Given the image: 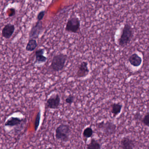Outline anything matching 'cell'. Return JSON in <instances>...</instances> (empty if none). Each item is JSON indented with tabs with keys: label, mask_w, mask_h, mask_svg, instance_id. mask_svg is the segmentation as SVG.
Instances as JSON below:
<instances>
[{
	"label": "cell",
	"mask_w": 149,
	"mask_h": 149,
	"mask_svg": "<svg viewBox=\"0 0 149 149\" xmlns=\"http://www.w3.org/2000/svg\"><path fill=\"white\" fill-rule=\"evenodd\" d=\"M134 36V29L131 25L128 24H125L118 40L119 46L123 48L128 45L132 41Z\"/></svg>",
	"instance_id": "obj_1"
},
{
	"label": "cell",
	"mask_w": 149,
	"mask_h": 149,
	"mask_svg": "<svg viewBox=\"0 0 149 149\" xmlns=\"http://www.w3.org/2000/svg\"><path fill=\"white\" fill-rule=\"evenodd\" d=\"M67 59V56L64 53H59L53 57L49 68L52 71L59 72L64 70Z\"/></svg>",
	"instance_id": "obj_2"
},
{
	"label": "cell",
	"mask_w": 149,
	"mask_h": 149,
	"mask_svg": "<svg viewBox=\"0 0 149 149\" xmlns=\"http://www.w3.org/2000/svg\"><path fill=\"white\" fill-rule=\"evenodd\" d=\"M98 129L102 131L107 136H111L115 134L117 131V126L114 123L110 121H102L96 124Z\"/></svg>",
	"instance_id": "obj_3"
},
{
	"label": "cell",
	"mask_w": 149,
	"mask_h": 149,
	"mask_svg": "<svg viewBox=\"0 0 149 149\" xmlns=\"http://www.w3.org/2000/svg\"><path fill=\"white\" fill-rule=\"evenodd\" d=\"M71 133L70 126L67 124H61L56 130L55 136L57 140L62 142L68 141Z\"/></svg>",
	"instance_id": "obj_4"
},
{
	"label": "cell",
	"mask_w": 149,
	"mask_h": 149,
	"mask_svg": "<svg viewBox=\"0 0 149 149\" xmlns=\"http://www.w3.org/2000/svg\"><path fill=\"white\" fill-rule=\"evenodd\" d=\"M80 22L77 17H73L68 19L65 27L66 31L70 33H80Z\"/></svg>",
	"instance_id": "obj_5"
},
{
	"label": "cell",
	"mask_w": 149,
	"mask_h": 149,
	"mask_svg": "<svg viewBox=\"0 0 149 149\" xmlns=\"http://www.w3.org/2000/svg\"><path fill=\"white\" fill-rule=\"evenodd\" d=\"M60 100V96L58 94L52 95L46 101V107L50 109H57L59 107Z\"/></svg>",
	"instance_id": "obj_6"
},
{
	"label": "cell",
	"mask_w": 149,
	"mask_h": 149,
	"mask_svg": "<svg viewBox=\"0 0 149 149\" xmlns=\"http://www.w3.org/2000/svg\"><path fill=\"white\" fill-rule=\"evenodd\" d=\"M43 30V22L41 21H38L31 28L29 34V39H37L42 33Z\"/></svg>",
	"instance_id": "obj_7"
},
{
	"label": "cell",
	"mask_w": 149,
	"mask_h": 149,
	"mask_svg": "<svg viewBox=\"0 0 149 149\" xmlns=\"http://www.w3.org/2000/svg\"><path fill=\"white\" fill-rule=\"evenodd\" d=\"M90 70L88 67V63L83 61L80 64L76 75L78 78H85L89 74Z\"/></svg>",
	"instance_id": "obj_8"
},
{
	"label": "cell",
	"mask_w": 149,
	"mask_h": 149,
	"mask_svg": "<svg viewBox=\"0 0 149 149\" xmlns=\"http://www.w3.org/2000/svg\"><path fill=\"white\" fill-rule=\"evenodd\" d=\"M134 141L128 136H124L121 140L120 148L121 149H134Z\"/></svg>",
	"instance_id": "obj_9"
},
{
	"label": "cell",
	"mask_w": 149,
	"mask_h": 149,
	"mask_svg": "<svg viewBox=\"0 0 149 149\" xmlns=\"http://www.w3.org/2000/svg\"><path fill=\"white\" fill-rule=\"evenodd\" d=\"M15 26L14 24L9 23L6 24L2 30V36L5 39H9L14 34Z\"/></svg>",
	"instance_id": "obj_10"
},
{
	"label": "cell",
	"mask_w": 149,
	"mask_h": 149,
	"mask_svg": "<svg viewBox=\"0 0 149 149\" xmlns=\"http://www.w3.org/2000/svg\"><path fill=\"white\" fill-rule=\"evenodd\" d=\"M128 61L133 67H139L141 65L143 59L137 53H134L129 56Z\"/></svg>",
	"instance_id": "obj_11"
},
{
	"label": "cell",
	"mask_w": 149,
	"mask_h": 149,
	"mask_svg": "<svg viewBox=\"0 0 149 149\" xmlns=\"http://www.w3.org/2000/svg\"><path fill=\"white\" fill-rule=\"evenodd\" d=\"M45 52V50L44 49H39L36 51L35 52V63L36 64H41L44 63L47 60V57L44 56Z\"/></svg>",
	"instance_id": "obj_12"
},
{
	"label": "cell",
	"mask_w": 149,
	"mask_h": 149,
	"mask_svg": "<svg viewBox=\"0 0 149 149\" xmlns=\"http://www.w3.org/2000/svg\"><path fill=\"white\" fill-rule=\"evenodd\" d=\"M111 113L113 115V117H116L120 114L122 110L123 105L120 102L113 103L110 105Z\"/></svg>",
	"instance_id": "obj_13"
},
{
	"label": "cell",
	"mask_w": 149,
	"mask_h": 149,
	"mask_svg": "<svg viewBox=\"0 0 149 149\" xmlns=\"http://www.w3.org/2000/svg\"><path fill=\"white\" fill-rule=\"evenodd\" d=\"M23 120L16 117H11L5 123L6 127H13L20 125Z\"/></svg>",
	"instance_id": "obj_14"
},
{
	"label": "cell",
	"mask_w": 149,
	"mask_h": 149,
	"mask_svg": "<svg viewBox=\"0 0 149 149\" xmlns=\"http://www.w3.org/2000/svg\"><path fill=\"white\" fill-rule=\"evenodd\" d=\"M37 46V42L36 39H29L27 43L25 49L27 51L31 52L35 50Z\"/></svg>",
	"instance_id": "obj_15"
},
{
	"label": "cell",
	"mask_w": 149,
	"mask_h": 149,
	"mask_svg": "<svg viewBox=\"0 0 149 149\" xmlns=\"http://www.w3.org/2000/svg\"><path fill=\"white\" fill-rule=\"evenodd\" d=\"M87 149H101V146L100 143L95 139L92 138L90 142L87 145Z\"/></svg>",
	"instance_id": "obj_16"
},
{
	"label": "cell",
	"mask_w": 149,
	"mask_h": 149,
	"mask_svg": "<svg viewBox=\"0 0 149 149\" xmlns=\"http://www.w3.org/2000/svg\"><path fill=\"white\" fill-rule=\"evenodd\" d=\"M93 130L91 127H87L84 130L83 135L85 139H87L91 138L93 135Z\"/></svg>",
	"instance_id": "obj_17"
},
{
	"label": "cell",
	"mask_w": 149,
	"mask_h": 149,
	"mask_svg": "<svg viewBox=\"0 0 149 149\" xmlns=\"http://www.w3.org/2000/svg\"><path fill=\"white\" fill-rule=\"evenodd\" d=\"M141 121L144 126L149 127V112L146 113L144 116L142 117Z\"/></svg>",
	"instance_id": "obj_18"
},
{
	"label": "cell",
	"mask_w": 149,
	"mask_h": 149,
	"mask_svg": "<svg viewBox=\"0 0 149 149\" xmlns=\"http://www.w3.org/2000/svg\"><path fill=\"white\" fill-rule=\"evenodd\" d=\"M40 120H41V112L39 111L38 113L36 116V119H35V130L36 131L39 127V124H40Z\"/></svg>",
	"instance_id": "obj_19"
},
{
	"label": "cell",
	"mask_w": 149,
	"mask_h": 149,
	"mask_svg": "<svg viewBox=\"0 0 149 149\" xmlns=\"http://www.w3.org/2000/svg\"><path fill=\"white\" fill-rule=\"evenodd\" d=\"M74 100V95H68L66 99H65V102L67 104H72L73 103V102Z\"/></svg>",
	"instance_id": "obj_20"
},
{
	"label": "cell",
	"mask_w": 149,
	"mask_h": 149,
	"mask_svg": "<svg viewBox=\"0 0 149 149\" xmlns=\"http://www.w3.org/2000/svg\"><path fill=\"white\" fill-rule=\"evenodd\" d=\"M45 15V10H42L40 11L38 14L37 16V19L38 21H41L43 20Z\"/></svg>",
	"instance_id": "obj_21"
},
{
	"label": "cell",
	"mask_w": 149,
	"mask_h": 149,
	"mask_svg": "<svg viewBox=\"0 0 149 149\" xmlns=\"http://www.w3.org/2000/svg\"><path fill=\"white\" fill-rule=\"evenodd\" d=\"M45 149H52V148H45Z\"/></svg>",
	"instance_id": "obj_22"
},
{
	"label": "cell",
	"mask_w": 149,
	"mask_h": 149,
	"mask_svg": "<svg viewBox=\"0 0 149 149\" xmlns=\"http://www.w3.org/2000/svg\"><path fill=\"white\" fill-rule=\"evenodd\" d=\"M95 1H98V0H95Z\"/></svg>",
	"instance_id": "obj_23"
}]
</instances>
